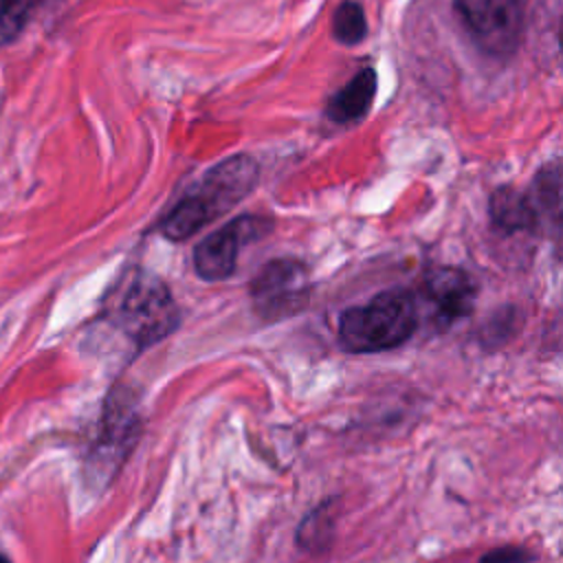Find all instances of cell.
<instances>
[{
	"label": "cell",
	"mask_w": 563,
	"mask_h": 563,
	"mask_svg": "<svg viewBox=\"0 0 563 563\" xmlns=\"http://www.w3.org/2000/svg\"><path fill=\"white\" fill-rule=\"evenodd\" d=\"M332 35L341 44H358L367 35V20L358 2L345 0L332 15Z\"/></svg>",
	"instance_id": "12"
},
{
	"label": "cell",
	"mask_w": 563,
	"mask_h": 563,
	"mask_svg": "<svg viewBox=\"0 0 563 563\" xmlns=\"http://www.w3.org/2000/svg\"><path fill=\"white\" fill-rule=\"evenodd\" d=\"M424 297L433 308L438 323L446 325L471 312L475 301V282L460 268H435L424 277Z\"/></svg>",
	"instance_id": "8"
},
{
	"label": "cell",
	"mask_w": 563,
	"mask_h": 563,
	"mask_svg": "<svg viewBox=\"0 0 563 563\" xmlns=\"http://www.w3.org/2000/svg\"><path fill=\"white\" fill-rule=\"evenodd\" d=\"M418 328V303L407 290H385L339 319V343L354 354L383 352L405 343Z\"/></svg>",
	"instance_id": "2"
},
{
	"label": "cell",
	"mask_w": 563,
	"mask_h": 563,
	"mask_svg": "<svg viewBox=\"0 0 563 563\" xmlns=\"http://www.w3.org/2000/svg\"><path fill=\"white\" fill-rule=\"evenodd\" d=\"M260 178L257 163L246 154H235L211 167L178 205L163 218L161 231L169 240H187L209 222L231 211L246 198Z\"/></svg>",
	"instance_id": "1"
},
{
	"label": "cell",
	"mask_w": 563,
	"mask_h": 563,
	"mask_svg": "<svg viewBox=\"0 0 563 563\" xmlns=\"http://www.w3.org/2000/svg\"><path fill=\"white\" fill-rule=\"evenodd\" d=\"M139 435V416L134 405L125 394H112L99 440L92 451V473L95 477H110L117 473L119 464L125 460L130 446Z\"/></svg>",
	"instance_id": "7"
},
{
	"label": "cell",
	"mask_w": 563,
	"mask_h": 563,
	"mask_svg": "<svg viewBox=\"0 0 563 563\" xmlns=\"http://www.w3.org/2000/svg\"><path fill=\"white\" fill-rule=\"evenodd\" d=\"M490 218L501 231H526L534 224L537 211L528 194L512 187H501L490 198Z\"/></svg>",
	"instance_id": "10"
},
{
	"label": "cell",
	"mask_w": 563,
	"mask_h": 563,
	"mask_svg": "<svg viewBox=\"0 0 563 563\" xmlns=\"http://www.w3.org/2000/svg\"><path fill=\"white\" fill-rule=\"evenodd\" d=\"M475 42L490 55H510L523 35V0H455Z\"/></svg>",
	"instance_id": "4"
},
{
	"label": "cell",
	"mask_w": 563,
	"mask_h": 563,
	"mask_svg": "<svg viewBox=\"0 0 563 563\" xmlns=\"http://www.w3.org/2000/svg\"><path fill=\"white\" fill-rule=\"evenodd\" d=\"M0 563H11V561H9L4 554H0Z\"/></svg>",
	"instance_id": "14"
},
{
	"label": "cell",
	"mask_w": 563,
	"mask_h": 563,
	"mask_svg": "<svg viewBox=\"0 0 563 563\" xmlns=\"http://www.w3.org/2000/svg\"><path fill=\"white\" fill-rule=\"evenodd\" d=\"M273 229V222L260 216H240L222 229L198 242L194 251V266L207 282H220L229 277L238 266L242 246L262 240Z\"/></svg>",
	"instance_id": "5"
},
{
	"label": "cell",
	"mask_w": 563,
	"mask_h": 563,
	"mask_svg": "<svg viewBox=\"0 0 563 563\" xmlns=\"http://www.w3.org/2000/svg\"><path fill=\"white\" fill-rule=\"evenodd\" d=\"M376 95V73L374 68L358 70L341 90H336L325 108V114L336 123H350L361 119Z\"/></svg>",
	"instance_id": "9"
},
{
	"label": "cell",
	"mask_w": 563,
	"mask_h": 563,
	"mask_svg": "<svg viewBox=\"0 0 563 563\" xmlns=\"http://www.w3.org/2000/svg\"><path fill=\"white\" fill-rule=\"evenodd\" d=\"M46 0H0V46L13 44Z\"/></svg>",
	"instance_id": "11"
},
{
	"label": "cell",
	"mask_w": 563,
	"mask_h": 563,
	"mask_svg": "<svg viewBox=\"0 0 563 563\" xmlns=\"http://www.w3.org/2000/svg\"><path fill=\"white\" fill-rule=\"evenodd\" d=\"M112 314L139 347L161 341L178 325V310L167 286L143 271L125 279Z\"/></svg>",
	"instance_id": "3"
},
{
	"label": "cell",
	"mask_w": 563,
	"mask_h": 563,
	"mask_svg": "<svg viewBox=\"0 0 563 563\" xmlns=\"http://www.w3.org/2000/svg\"><path fill=\"white\" fill-rule=\"evenodd\" d=\"M306 268L295 260L268 262L251 284V297L264 319L288 317L308 299Z\"/></svg>",
	"instance_id": "6"
},
{
	"label": "cell",
	"mask_w": 563,
	"mask_h": 563,
	"mask_svg": "<svg viewBox=\"0 0 563 563\" xmlns=\"http://www.w3.org/2000/svg\"><path fill=\"white\" fill-rule=\"evenodd\" d=\"M532 559H534L532 552L521 545H504V548L486 552L479 559V563H530Z\"/></svg>",
	"instance_id": "13"
}]
</instances>
